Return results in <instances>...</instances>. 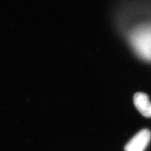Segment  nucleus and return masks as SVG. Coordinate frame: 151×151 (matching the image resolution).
<instances>
[{
	"label": "nucleus",
	"mask_w": 151,
	"mask_h": 151,
	"mask_svg": "<svg viewBox=\"0 0 151 151\" xmlns=\"http://www.w3.org/2000/svg\"><path fill=\"white\" fill-rule=\"evenodd\" d=\"M129 39L139 55L151 61V22H139L129 32Z\"/></svg>",
	"instance_id": "nucleus-1"
},
{
	"label": "nucleus",
	"mask_w": 151,
	"mask_h": 151,
	"mask_svg": "<svg viewBox=\"0 0 151 151\" xmlns=\"http://www.w3.org/2000/svg\"><path fill=\"white\" fill-rule=\"evenodd\" d=\"M151 135L149 130H140L125 146V151H144L150 140Z\"/></svg>",
	"instance_id": "nucleus-2"
},
{
	"label": "nucleus",
	"mask_w": 151,
	"mask_h": 151,
	"mask_svg": "<svg viewBox=\"0 0 151 151\" xmlns=\"http://www.w3.org/2000/svg\"><path fill=\"white\" fill-rule=\"evenodd\" d=\"M134 105L142 115L151 117V102L147 94L143 93H136L134 97Z\"/></svg>",
	"instance_id": "nucleus-3"
}]
</instances>
